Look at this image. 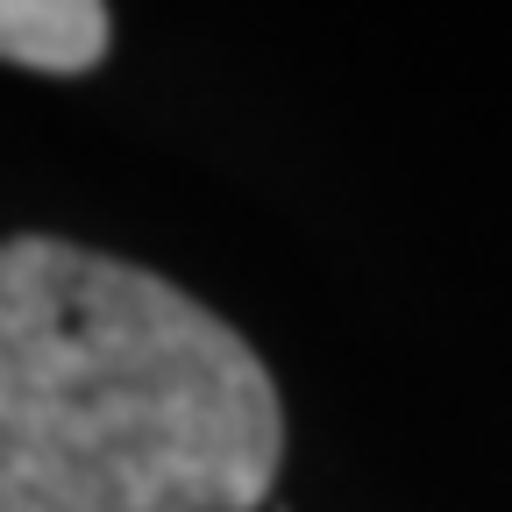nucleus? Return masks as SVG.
<instances>
[{"label": "nucleus", "mask_w": 512, "mask_h": 512, "mask_svg": "<svg viewBox=\"0 0 512 512\" xmlns=\"http://www.w3.org/2000/svg\"><path fill=\"white\" fill-rule=\"evenodd\" d=\"M278 463V384L221 313L79 242H0V512H256Z\"/></svg>", "instance_id": "1"}, {"label": "nucleus", "mask_w": 512, "mask_h": 512, "mask_svg": "<svg viewBox=\"0 0 512 512\" xmlns=\"http://www.w3.org/2000/svg\"><path fill=\"white\" fill-rule=\"evenodd\" d=\"M114 43V15L100 0H0V57L22 72H93Z\"/></svg>", "instance_id": "2"}]
</instances>
